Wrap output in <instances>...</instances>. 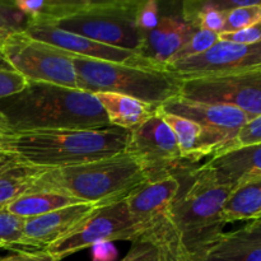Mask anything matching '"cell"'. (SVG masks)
<instances>
[{"instance_id": "1", "label": "cell", "mask_w": 261, "mask_h": 261, "mask_svg": "<svg viewBox=\"0 0 261 261\" xmlns=\"http://www.w3.org/2000/svg\"><path fill=\"white\" fill-rule=\"evenodd\" d=\"M5 134L112 126L96 96L82 89L28 82L27 87L0 99Z\"/></svg>"}, {"instance_id": "2", "label": "cell", "mask_w": 261, "mask_h": 261, "mask_svg": "<svg viewBox=\"0 0 261 261\" xmlns=\"http://www.w3.org/2000/svg\"><path fill=\"white\" fill-rule=\"evenodd\" d=\"M130 132L117 126L5 134L4 153L40 168H61L106 160L126 150Z\"/></svg>"}, {"instance_id": "3", "label": "cell", "mask_w": 261, "mask_h": 261, "mask_svg": "<svg viewBox=\"0 0 261 261\" xmlns=\"http://www.w3.org/2000/svg\"><path fill=\"white\" fill-rule=\"evenodd\" d=\"M148 181L142 162L124 152L83 165L46 168L30 191H55L81 203L102 206L129 198Z\"/></svg>"}, {"instance_id": "4", "label": "cell", "mask_w": 261, "mask_h": 261, "mask_svg": "<svg viewBox=\"0 0 261 261\" xmlns=\"http://www.w3.org/2000/svg\"><path fill=\"white\" fill-rule=\"evenodd\" d=\"M189 175L185 190L180 189L172 204V217L185 261H195L223 233L221 212L231 189L219 185L205 165Z\"/></svg>"}, {"instance_id": "5", "label": "cell", "mask_w": 261, "mask_h": 261, "mask_svg": "<svg viewBox=\"0 0 261 261\" xmlns=\"http://www.w3.org/2000/svg\"><path fill=\"white\" fill-rule=\"evenodd\" d=\"M69 56L75 69L78 89L88 93H117L160 107L180 92L182 79L167 69L125 65L74 54Z\"/></svg>"}, {"instance_id": "6", "label": "cell", "mask_w": 261, "mask_h": 261, "mask_svg": "<svg viewBox=\"0 0 261 261\" xmlns=\"http://www.w3.org/2000/svg\"><path fill=\"white\" fill-rule=\"evenodd\" d=\"M181 189L176 175L148 181L126 198L127 208L139 227L137 241L152 245L160 261H185L172 217V204Z\"/></svg>"}, {"instance_id": "7", "label": "cell", "mask_w": 261, "mask_h": 261, "mask_svg": "<svg viewBox=\"0 0 261 261\" xmlns=\"http://www.w3.org/2000/svg\"><path fill=\"white\" fill-rule=\"evenodd\" d=\"M142 0H88L79 12L51 25L139 55L143 33L137 27Z\"/></svg>"}, {"instance_id": "8", "label": "cell", "mask_w": 261, "mask_h": 261, "mask_svg": "<svg viewBox=\"0 0 261 261\" xmlns=\"http://www.w3.org/2000/svg\"><path fill=\"white\" fill-rule=\"evenodd\" d=\"M0 55L13 70L28 82L78 89L75 69L66 51L35 40L24 31L4 38Z\"/></svg>"}, {"instance_id": "9", "label": "cell", "mask_w": 261, "mask_h": 261, "mask_svg": "<svg viewBox=\"0 0 261 261\" xmlns=\"http://www.w3.org/2000/svg\"><path fill=\"white\" fill-rule=\"evenodd\" d=\"M138 239L139 227L127 208L126 199H124L109 205L97 206L75 228L45 251L60 261L87 247L112 241L134 242Z\"/></svg>"}, {"instance_id": "10", "label": "cell", "mask_w": 261, "mask_h": 261, "mask_svg": "<svg viewBox=\"0 0 261 261\" xmlns=\"http://www.w3.org/2000/svg\"><path fill=\"white\" fill-rule=\"evenodd\" d=\"M178 97L236 107L251 119L261 116V69L182 79Z\"/></svg>"}, {"instance_id": "11", "label": "cell", "mask_w": 261, "mask_h": 261, "mask_svg": "<svg viewBox=\"0 0 261 261\" xmlns=\"http://www.w3.org/2000/svg\"><path fill=\"white\" fill-rule=\"evenodd\" d=\"M125 152L142 162L149 181L172 175L182 162L175 135L158 111L142 126L130 132Z\"/></svg>"}, {"instance_id": "12", "label": "cell", "mask_w": 261, "mask_h": 261, "mask_svg": "<svg viewBox=\"0 0 261 261\" xmlns=\"http://www.w3.org/2000/svg\"><path fill=\"white\" fill-rule=\"evenodd\" d=\"M254 69H261V42L245 46L217 41L204 53L167 66L168 71L181 79L201 78Z\"/></svg>"}, {"instance_id": "13", "label": "cell", "mask_w": 261, "mask_h": 261, "mask_svg": "<svg viewBox=\"0 0 261 261\" xmlns=\"http://www.w3.org/2000/svg\"><path fill=\"white\" fill-rule=\"evenodd\" d=\"M25 35L35 40L42 41L48 45L66 51L69 54L82 56V58L94 59V60L110 61V63L125 64L133 66H144V68H155L152 63L143 59L133 51L112 47L103 45L97 41L89 40L83 36L60 30L51 24H28L24 30Z\"/></svg>"}, {"instance_id": "14", "label": "cell", "mask_w": 261, "mask_h": 261, "mask_svg": "<svg viewBox=\"0 0 261 261\" xmlns=\"http://www.w3.org/2000/svg\"><path fill=\"white\" fill-rule=\"evenodd\" d=\"M158 111L190 120L208 132L223 137L227 143L234 137L237 130L242 125L251 119L236 107L201 103V102L189 101L178 96L161 105Z\"/></svg>"}, {"instance_id": "15", "label": "cell", "mask_w": 261, "mask_h": 261, "mask_svg": "<svg viewBox=\"0 0 261 261\" xmlns=\"http://www.w3.org/2000/svg\"><path fill=\"white\" fill-rule=\"evenodd\" d=\"M96 208L92 204H74L43 216L24 219L19 246L47 249L65 237Z\"/></svg>"}, {"instance_id": "16", "label": "cell", "mask_w": 261, "mask_h": 261, "mask_svg": "<svg viewBox=\"0 0 261 261\" xmlns=\"http://www.w3.org/2000/svg\"><path fill=\"white\" fill-rule=\"evenodd\" d=\"M194 31L180 17L160 18L157 25L143 35L139 55L155 68L166 69Z\"/></svg>"}, {"instance_id": "17", "label": "cell", "mask_w": 261, "mask_h": 261, "mask_svg": "<svg viewBox=\"0 0 261 261\" xmlns=\"http://www.w3.org/2000/svg\"><path fill=\"white\" fill-rule=\"evenodd\" d=\"M205 167L219 185L232 190L245 181L261 177V144L216 153Z\"/></svg>"}, {"instance_id": "18", "label": "cell", "mask_w": 261, "mask_h": 261, "mask_svg": "<svg viewBox=\"0 0 261 261\" xmlns=\"http://www.w3.org/2000/svg\"><path fill=\"white\" fill-rule=\"evenodd\" d=\"M195 261H261V221L223 232Z\"/></svg>"}, {"instance_id": "19", "label": "cell", "mask_w": 261, "mask_h": 261, "mask_svg": "<svg viewBox=\"0 0 261 261\" xmlns=\"http://www.w3.org/2000/svg\"><path fill=\"white\" fill-rule=\"evenodd\" d=\"M158 112L172 130L182 161L196 162L205 155L216 154L227 144V140L223 137L208 132L190 120Z\"/></svg>"}, {"instance_id": "20", "label": "cell", "mask_w": 261, "mask_h": 261, "mask_svg": "<svg viewBox=\"0 0 261 261\" xmlns=\"http://www.w3.org/2000/svg\"><path fill=\"white\" fill-rule=\"evenodd\" d=\"M110 125L133 132L157 114L158 107L117 93H94Z\"/></svg>"}, {"instance_id": "21", "label": "cell", "mask_w": 261, "mask_h": 261, "mask_svg": "<svg viewBox=\"0 0 261 261\" xmlns=\"http://www.w3.org/2000/svg\"><path fill=\"white\" fill-rule=\"evenodd\" d=\"M45 170L27 165L9 153H0V211L30 191Z\"/></svg>"}, {"instance_id": "22", "label": "cell", "mask_w": 261, "mask_h": 261, "mask_svg": "<svg viewBox=\"0 0 261 261\" xmlns=\"http://www.w3.org/2000/svg\"><path fill=\"white\" fill-rule=\"evenodd\" d=\"M259 4L260 0H188L182 4V19L194 30L203 28L218 35L224 27V13Z\"/></svg>"}, {"instance_id": "23", "label": "cell", "mask_w": 261, "mask_h": 261, "mask_svg": "<svg viewBox=\"0 0 261 261\" xmlns=\"http://www.w3.org/2000/svg\"><path fill=\"white\" fill-rule=\"evenodd\" d=\"M261 216V177L245 181L229 191L221 217L223 223L239 221H257Z\"/></svg>"}, {"instance_id": "24", "label": "cell", "mask_w": 261, "mask_h": 261, "mask_svg": "<svg viewBox=\"0 0 261 261\" xmlns=\"http://www.w3.org/2000/svg\"><path fill=\"white\" fill-rule=\"evenodd\" d=\"M88 0H13L28 24H54L86 7Z\"/></svg>"}, {"instance_id": "25", "label": "cell", "mask_w": 261, "mask_h": 261, "mask_svg": "<svg viewBox=\"0 0 261 261\" xmlns=\"http://www.w3.org/2000/svg\"><path fill=\"white\" fill-rule=\"evenodd\" d=\"M74 204L82 203L76 199L55 193V191H28L10 203L5 211L18 218L28 219L43 216L50 212L74 205Z\"/></svg>"}, {"instance_id": "26", "label": "cell", "mask_w": 261, "mask_h": 261, "mask_svg": "<svg viewBox=\"0 0 261 261\" xmlns=\"http://www.w3.org/2000/svg\"><path fill=\"white\" fill-rule=\"evenodd\" d=\"M261 23V4L239 7L224 13V27L222 32L244 30Z\"/></svg>"}, {"instance_id": "27", "label": "cell", "mask_w": 261, "mask_h": 261, "mask_svg": "<svg viewBox=\"0 0 261 261\" xmlns=\"http://www.w3.org/2000/svg\"><path fill=\"white\" fill-rule=\"evenodd\" d=\"M217 41H218V35H217V33L203 30V28H198V30L194 31L193 35L190 36V38L185 42V45L178 50V53L176 54L171 64L176 63V61L184 60V59L186 58L199 55V54L204 53V51H206L208 48H211Z\"/></svg>"}, {"instance_id": "28", "label": "cell", "mask_w": 261, "mask_h": 261, "mask_svg": "<svg viewBox=\"0 0 261 261\" xmlns=\"http://www.w3.org/2000/svg\"><path fill=\"white\" fill-rule=\"evenodd\" d=\"M261 144V116H256L250 119L245 125H242L234 137L222 148L219 152L234 148L252 147V145ZM217 152V153H219Z\"/></svg>"}, {"instance_id": "29", "label": "cell", "mask_w": 261, "mask_h": 261, "mask_svg": "<svg viewBox=\"0 0 261 261\" xmlns=\"http://www.w3.org/2000/svg\"><path fill=\"white\" fill-rule=\"evenodd\" d=\"M24 219L14 217L8 211H0V249L19 246Z\"/></svg>"}, {"instance_id": "30", "label": "cell", "mask_w": 261, "mask_h": 261, "mask_svg": "<svg viewBox=\"0 0 261 261\" xmlns=\"http://www.w3.org/2000/svg\"><path fill=\"white\" fill-rule=\"evenodd\" d=\"M28 25V19L14 8L12 2H0V36L8 37L15 32H22Z\"/></svg>"}, {"instance_id": "31", "label": "cell", "mask_w": 261, "mask_h": 261, "mask_svg": "<svg viewBox=\"0 0 261 261\" xmlns=\"http://www.w3.org/2000/svg\"><path fill=\"white\" fill-rule=\"evenodd\" d=\"M3 56L0 55V60ZM28 81L18 71L13 70L9 66L0 65V99L8 98L19 93L27 87Z\"/></svg>"}, {"instance_id": "32", "label": "cell", "mask_w": 261, "mask_h": 261, "mask_svg": "<svg viewBox=\"0 0 261 261\" xmlns=\"http://www.w3.org/2000/svg\"><path fill=\"white\" fill-rule=\"evenodd\" d=\"M218 41L236 43V45H255L261 42V23L244 30L232 31V32L218 33Z\"/></svg>"}, {"instance_id": "33", "label": "cell", "mask_w": 261, "mask_h": 261, "mask_svg": "<svg viewBox=\"0 0 261 261\" xmlns=\"http://www.w3.org/2000/svg\"><path fill=\"white\" fill-rule=\"evenodd\" d=\"M158 4L154 0L142 2L137 13V27L144 35L148 31L153 30L158 23Z\"/></svg>"}, {"instance_id": "34", "label": "cell", "mask_w": 261, "mask_h": 261, "mask_svg": "<svg viewBox=\"0 0 261 261\" xmlns=\"http://www.w3.org/2000/svg\"><path fill=\"white\" fill-rule=\"evenodd\" d=\"M120 261H160V257L157 250L152 245L143 241H134L129 252Z\"/></svg>"}, {"instance_id": "35", "label": "cell", "mask_w": 261, "mask_h": 261, "mask_svg": "<svg viewBox=\"0 0 261 261\" xmlns=\"http://www.w3.org/2000/svg\"><path fill=\"white\" fill-rule=\"evenodd\" d=\"M0 261H58L45 250L36 251H17L14 255L3 257Z\"/></svg>"}, {"instance_id": "36", "label": "cell", "mask_w": 261, "mask_h": 261, "mask_svg": "<svg viewBox=\"0 0 261 261\" xmlns=\"http://www.w3.org/2000/svg\"><path fill=\"white\" fill-rule=\"evenodd\" d=\"M4 144H5V133L0 132V153H4Z\"/></svg>"}, {"instance_id": "37", "label": "cell", "mask_w": 261, "mask_h": 261, "mask_svg": "<svg viewBox=\"0 0 261 261\" xmlns=\"http://www.w3.org/2000/svg\"><path fill=\"white\" fill-rule=\"evenodd\" d=\"M0 132L5 133V122H4V119L2 117V115H0Z\"/></svg>"}, {"instance_id": "38", "label": "cell", "mask_w": 261, "mask_h": 261, "mask_svg": "<svg viewBox=\"0 0 261 261\" xmlns=\"http://www.w3.org/2000/svg\"><path fill=\"white\" fill-rule=\"evenodd\" d=\"M4 38L5 37H2V36H0V45H2V42H3V41H4Z\"/></svg>"}]
</instances>
